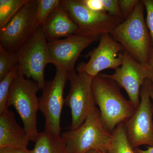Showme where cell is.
Here are the masks:
<instances>
[{"label": "cell", "instance_id": "cell-1", "mask_svg": "<svg viewBox=\"0 0 153 153\" xmlns=\"http://www.w3.org/2000/svg\"><path fill=\"white\" fill-rule=\"evenodd\" d=\"M92 88L96 104L99 108L102 123L111 133L119 124L130 117L135 110L124 97L119 85L102 74L93 77Z\"/></svg>", "mask_w": 153, "mask_h": 153}, {"label": "cell", "instance_id": "cell-2", "mask_svg": "<svg viewBox=\"0 0 153 153\" xmlns=\"http://www.w3.org/2000/svg\"><path fill=\"white\" fill-rule=\"evenodd\" d=\"M144 10L143 4L140 1L131 15L110 34L135 60L148 65L153 48L145 19Z\"/></svg>", "mask_w": 153, "mask_h": 153}, {"label": "cell", "instance_id": "cell-3", "mask_svg": "<svg viewBox=\"0 0 153 153\" xmlns=\"http://www.w3.org/2000/svg\"><path fill=\"white\" fill-rule=\"evenodd\" d=\"M40 89L37 82L26 79L19 69L11 85L8 98L9 107L12 105L15 108L30 141L34 142L40 133L37 128V112L40 110V99L37 92Z\"/></svg>", "mask_w": 153, "mask_h": 153}, {"label": "cell", "instance_id": "cell-4", "mask_svg": "<svg viewBox=\"0 0 153 153\" xmlns=\"http://www.w3.org/2000/svg\"><path fill=\"white\" fill-rule=\"evenodd\" d=\"M61 136L68 153H85L92 149L108 152L111 133L105 128L96 107L79 127L64 132Z\"/></svg>", "mask_w": 153, "mask_h": 153}, {"label": "cell", "instance_id": "cell-5", "mask_svg": "<svg viewBox=\"0 0 153 153\" xmlns=\"http://www.w3.org/2000/svg\"><path fill=\"white\" fill-rule=\"evenodd\" d=\"M60 5L78 27V35L100 38L103 34H110L124 21L123 18L113 16L105 11L91 10L81 0H61Z\"/></svg>", "mask_w": 153, "mask_h": 153}, {"label": "cell", "instance_id": "cell-6", "mask_svg": "<svg viewBox=\"0 0 153 153\" xmlns=\"http://www.w3.org/2000/svg\"><path fill=\"white\" fill-rule=\"evenodd\" d=\"M47 41L42 27H39L32 37L16 52L19 71L27 79L37 82L41 89L46 84L44 71L49 63Z\"/></svg>", "mask_w": 153, "mask_h": 153}, {"label": "cell", "instance_id": "cell-7", "mask_svg": "<svg viewBox=\"0 0 153 153\" xmlns=\"http://www.w3.org/2000/svg\"><path fill=\"white\" fill-rule=\"evenodd\" d=\"M153 89L152 81L146 79L141 88L138 107L124 122L128 139L134 149L143 145L153 147V104L150 100Z\"/></svg>", "mask_w": 153, "mask_h": 153}, {"label": "cell", "instance_id": "cell-8", "mask_svg": "<svg viewBox=\"0 0 153 153\" xmlns=\"http://www.w3.org/2000/svg\"><path fill=\"white\" fill-rule=\"evenodd\" d=\"M56 74L52 80L46 82L40 99V110L45 120V131L56 136L60 134V118L65 99L64 89L69 80L68 71L55 67Z\"/></svg>", "mask_w": 153, "mask_h": 153}, {"label": "cell", "instance_id": "cell-9", "mask_svg": "<svg viewBox=\"0 0 153 153\" xmlns=\"http://www.w3.org/2000/svg\"><path fill=\"white\" fill-rule=\"evenodd\" d=\"M37 0H28L4 27L0 29V45L16 53L37 30Z\"/></svg>", "mask_w": 153, "mask_h": 153}, {"label": "cell", "instance_id": "cell-10", "mask_svg": "<svg viewBox=\"0 0 153 153\" xmlns=\"http://www.w3.org/2000/svg\"><path fill=\"white\" fill-rule=\"evenodd\" d=\"M94 77L84 72L69 73L70 88L65 99V104L71 109V123L70 130L75 129L81 125L88 115L96 107L92 91Z\"/></svg>", "mask_w": 153, "mask_h": 153}, {"label": "cell", "instance_id": "cell-11", "mask_svg": "<svg viewBox=\"0 0 153 153\" xmlns=\"http://www.w3.org/2000/svg\"><path fill=\"white\" fill-rule=\"evenodd\" d=\"M122 57L121 66L115 70L114 74H102L114 80L126 91L129 101L136 110L140 103L141 88L146 79H150L153 82V71L148 65L135 60L125 50Z\"/></svg>", "mask_w": 153, "mask_h": 153}, {"label": "cell", "instance_id": "cell-12", "mask_svg": "<svg viewBox=\"0 0 153 153\" xmlns=\"http://www.w3.org/2000/svg\"><path fill=\"white\" fill-rule=\"evenodd\" d=\"M123 47L110 34L100 36L97 47L85 57H90L86 63H81L76 67L77 72H84L94 77L107 69L116 70L121 66Z\"/></svg>", "mask_w": 153, "mask_h": 153}, {"label": "cell", "instance_id": "cell-13", "mask_svg": "<svg viewBox=\"0 0 153 153\" xmlns=\"http://www.w3.org/2000/svg\"><path fill=\"white\" fill-rule=\"evenodd\" d=\"M100 37L75 34L48 42L49 63L71 72L82 51Z\"/></svg>", "mask_w": 153, "mask_h": 153}, {"label": "cell", "instance_id": "cell-14", "mask_svg": "<svg viewBox=\"0 0 153 153\" xmlns=\"http://www.w3.org/2000/svg\"><path fill=\"white\" fill-rule=\"evenodd\" d=\"M30 141L25 129L17 123L13 112L7 110L0 114V149L27 148Z\"/></svg>", "mask_w": 153, "mask_h": 153}, {"label": "cell", "instance_id": "cell-15", "mask_svg": "<svg viewBox=\"0 0 153 153\" xmlns=\"http://www.w3.org/2000/svg\"><path fill=\"white\" fill-rule=\"evenodd\" d=\"M42 28L48 42L70 37L78 32L76 24L60 5L50 14Z\"/></svg>", "mask_w": 153, "mask_h": 153}, {"label": "cell", "instance_id": "cell-16", "mask_svg": "<svg viewBox=\"0 0 153 153\" xmlns=\"http://www.w3.org/2000/svg\"><path fill=\"white\" fill-rule=\"evenodd\" d=\"M35 143L33 153H68L61 136L45 131L39 133Z\"/></svg>", "mask_w": 153, "mask_h": 153}, {"label": "cell", "instance_id": "cell-17", "mask_svg": "<svg viewBox=\"0 0 153 153\" xmlns=\"http://www.w3.org/2000/svg\"><path fill=\"white\" fill-rule=\"evenodd\" d=\"M108 153H135L128 139L124 122L119 124L111 133Z\"/></svg>", "mask_w": 153, "mask_h": 153}, {"label": "cell", "instance_id": "cell-18", "mask_svg": "<svg viewBox=\"0 0 153 153\" xmlns=\"http://www.w3.org/2000/svg\"><path fill=\"white\" fill-rule=\"evenodd\" d=\"M28 0H0V29L12 19Z\"/></svg>", "mask_w": 153, "mask_h": 153}, {"label": "cell", "instance_id": "cell-19", "mask_svg": "<svg viewBox=\"0 0 153 153\" xmlns=\"http://www.w3.org/2000/svg\"><path fill=\"white\" fill-rule=\"evenodd\" d=\"M19 65H17L0 80V114L9 110L8 98L11 85L19 71Z\"/></svg>", "mask_w": 153, "mask_h": 153}, {"label": "cell", "instance_id": "cell-20", "mask_svg": "<svg viewBox=\"0 0 153 153\" xmlns=\"http://www.w3.org/2000/svg\"><path fill=\"white\" fill-rule=\"evenodd\" d=\"M60 0H37L36 23L37 28L42 27L52 12L60 5Z\"/></svg>", "mask_w": 153, "mask_h": 153}, {"label": "cell", "instance_id": "cell-21", "mask_svg": "<svg viewBox=\"0 0 153 153\" xmlns=\"http://www.w3.org/2000/svg\"><path fill=\"white\" fill-rule=\"evenodd\" d=\"M17 65L16 53L9 52L0 45V80Z\"/></svg>", "mask_w": 153, "mask_h": 153}, {"label": "cell", "instance_id": "cell-22", "mask_svg": "<svg viewBox=\"0 0 153 153\" xmlns=\"http://www.w3.org/2000/svg\"><path fill=\"white\" fill-rule=\"evenodd\" d=\"M146 12V22L150 35L153 48V0L142 1Z\"/></svg>", "mask_w": 153, "mask_h": 153}, {"label": "cell", "instance_id": "cell-23", "mask_svg": "<svg viewBox=\"0 0 153 153\" xmlns=\"http://www.w3.org/2000/svg\"><path fill=\"white\" fill-rule=\"evenodd\" d=\"M101 2L104 7L105 11L109 15L113 16L123 18L119 0H101Z\"/></svg>", "mask_w": 153, "mask_h": 153}, {"label": "cell", "instance_id": "cell-24", "mask_svg": "<svg viewBox=\"0 0 153 153\" xmlns=\"http://www.w3.org/2000/svg\"><path fill=\"white\" fill-rule=\"evenodd\" d=\"M140 1L139 0H119L122 15L124 21L132 13Z\"/></svg>", "mask_w": 153, "mask_h": 153}, {"label": "cell", "instance_id": "cell-25", "mask_svg": "<svg viewBox=\"0 0 153 153\" xmlns=\"http://www.w3.org/2000/svg\"><path fill=\"white\" fill-rule=\"evenodd\" d=\"M82 3L88 9L96 12L105 11L101 0H81Z\"/></svg>", "mask_w": 153, "mask_h": 153}, {"label": "cell", "instance_id": "cell-26", "mask_svg": "<svg viewBox=\"0 0 153 153\" xmlns=\"http://www.w3.org/2000/svg\"><path fill=\"white\" fill-rule=\"evenodd\" d=\"M134 152L135 153H153V147L147 146V149L146 150L136 148L134 149Z\"/></svg>", "mask_w": 153, "mask_h": 153}, {"label": "cell", "instance_id": "cell-27", "mask_svg": "<svg viewBox=\"0 0 153 153\" xmlns=\"http://www.w3.org/2000/svg\"><path fill=\"white\" fill-rule=\"evenodd\" d=\"M16 149L12 147H5L0 149V153H16Z\"/></svg>", "mask_w": 153, "mask_h": 153}, {"label": "cell", "instance_id": "cell-28", "mask_svg": "<svg viewBox=\"0 0 153 153\" xmlns=\"http://www.w3.org/2000/svg\"><path fill=\"white\" fill-rule=\"evenodd\" d=\"M148 66L152 71H153V49L151 52L150 56L149 58Z\"/></svg>", "mask_w": 153, "mask_h": 153}, {"label": "cell", "instance_id": "cell-29", "mask_svg": "<svg viewBox=\"0 0 153 153\" xmlns=\"http://www.w3.org/2000/svg\"><path fill=\"white\" fill-rule=\"evenodd\" d=\"M16 153H33V150H30L27 148L16 149Z\"/></svg>", "mask_w": 153, "mask_h": 153}, {"label": "cell", "instance_id": "cell-30", "mask_svg": "<svg viewBox=\"0 0 153 153\" xmlns=\"http://www.w3.org/2000/svg\"><path fill=\"white\" fill-rule=\"evenodd\" d=\"M85 153H100V152L99 151L97 150L92 149L88 151V152Z\"/></svg>", "mask_w": 153, "mask_h": 153}, {"label": "cell", "instance_id": "cell-31", "mask_svg": "<svg viewBox=\"0 0 153 153\" xmlns=\"http://www.w3.org/2000/svg\"><path fill=\"white\" fill-rule=\"evenodd\" d=\"M150 97L152 99V100L153 101V90L152 91H151Z\"/></svg>", "mask_w": 153, "mask_h": 153}, {"label": "cell", "instance_id": "cell-32", "mask_svg": "<svg viewBox=\"0 0 153 153\" xmlns=\"http://www.w3.org/2000/svg\"><path fill=\"white\" fill-rule=\"evenodd\" d=\"M100 153H108V152H102L99 151Z\"/></svg>", "mask_w": 153, "mask_h": 153}, {"label": "cell", "instance_id": "cell-33", "mask_svg": "<svg viewBox=\"0 0 153 153\" xmlns=\"http://www.w3.org/2000/svg\"></svg>", "mask_w": 153, "mask_h": 153}]
</instances>
